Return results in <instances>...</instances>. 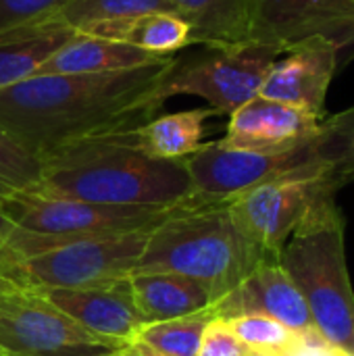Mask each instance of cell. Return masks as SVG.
Instances as JSON below:
<instances>
[{"label": "cell", "mask_w": 354, "mask_h": 356, "mask_svg": "<svg viewBox=\"0 0 354 356\" xmlns=\"http://www.w3.org/2000/svg\"><path fill=\"white\" fill-rule=\"evenodd\" d=\"M250 350L236 338V334L227 327L221 317H215L200 340V348L196 356H248Z\"/></svg>", "instance_id": "obj_27"}, {"label": "cell", "mask_w": 354, "mask_h": 356, "mask_svg": "<svg viewBox=\"0 0 354 356\" xmlns=\"http://www.w3.org/2000/svg\"><path fill=\"white\" fill-rule=\"evenodd\" d=\"M121 353L125 356H167L163 355V353L152 350L150 346H146V344H142V342H138V340H131L127 346L121 348Z\"/></svg>", "instance_id": "obj_28"}, {"label": "cell", "mask_w": 354, "mask_h": 356, "mask_svg": "<svg viewBox=\"0 0 354 356\" xmlns=\"http://www.w3.org/2000/svg\"><path fill=\"white\" fill-rule=\"evenodd\" d=\"M353 2H354V0H353Z\"/></svg>", "instance_id": "obj_36"}, {"label": "cell", "mask_w": 354, "mask_h": 356, "mask_svg": "<svg viewBox=\"0 0 354 356\" xmlns=\"http://www.w3.org/2000/svg\"><path fill=\"white\" fill-rule=\"evenodd\" d=\"M213 108H190L154 117L136 129V144L154 159L182 161L202 146L204 123L215 117Z\"/></svg>", "instance_id": "obj_21"}, {"label": "cell", "mask_w": 354, "mask_h": 356, "mask_svg": "<svg viewBox=\"0 0 354 356\" xmlns=\"http://www.w3.org/2000/svg\"><path fill=\"white\" fill-rule=\"evenodd\" d=\"M353 123L354 108H351L328 117L315 136L288 148L238 150L225 148L219 142H209L182 161L190 173L194 194L227 202L275 179L353 163Z\"/></svg>", "instance_id": "obj_6"}, {"label": "cell", "mask_w": 354, "mask_h": 356, "mask_svg": "<svg viewBox=\"0 0 354 356\" xmlns=\"http://www.w3.org/2000/svg\"><path fill=\"white\" fill-rule=\"evenodd\" d=\"M280 50L265 44H242L234 48L209 50V54L179 63L161 86V98L167 102L173 96H198L209 102L217 115H232L246 102L259 96V90L280 58Z\"/></svg>", "instance_id": "obj_10"}, {"label": "cell", "mask_w": 354, "mask_h": 356, "mask_svg": "<svg viewBox=\"0 0 354 356\" xmlns=\"http://www.w3.org/2000/svg\"><path fill=\"white\" fill-rule=\"evenodd\" d=\"M113 356H125V355H123V353H121V350H119V353H117V355H113Z\"/></svg>", "instance_id": "obj_32"}, {"label": "cell", "mask_w": 354, "mask_h": 356, "mask_svg": "<svg viewBox=\"0 0 354 356\" xmlns=\"http://www.w3.org/2000/svg\"><path fill=\"white\" fill-rule=\"evenodd\" d=\"M213 307L217 317L223 319L257 313L280 321L296 334H305L315 327L303 294L277 259L261 263L234 292Z\"/></svg>", "instance_id": "obj_15"}, {"label": "cell", "mask_w": 354, "mask_h": 356, "mask_svg": "<svg viewBox=\"0 0 354 356\" xmlns=\"http://www.w3.org/2000/svg\"><path fill=\"white\" fill-rule=\"evenodd\" d=\"M303 294L328 344L354 356V292L346 267L344 221L334 196L317 200L277 257Z\"/></svg>", "instance_id": "obj_5"}, {"label": "cell", "mask_w": 354, "mask_h": 356, "mask_svg": "<svg viewBox=\"0 0 354 356\" xmlns=\"http://www.w3.org/2000/svg\"><path fill=\"white\" fill-rule=\"evenodd\" d=\"M10 290H15V286L10 282H6L4 277H0V296L6 294V292H10Z\"/></svg>", "instance_id": "obj_29"}, {"label": "cell", "mask_w": 354, "mask_h": 356, "mask_svg": "<svg viewBox=\"0 0 354 356\" xmlns=\"http://www.w3.org/2000/svg\"><path fill=\"white\" fill-rule=\"evenodd\" d=\"M31 292H38L86 330L123 346H127L148 323L134 302L129 277L90 288H54Z\"/></svg>", "instance_id": "obj_13"}, {"label": "cell", "mask_w": 354, "mask_h": 356, "mask_svg": "<svg viewBox=\"0 0 354 356\" xmlns=\"http://www.w3.org/2000/svg\"><path fill=\"white\" fill-rule=\"evenodd\" d=\"M192 31L194 44L209 50L250 44L252 0H167Z\"/></svg>", "instance_id": "obj_16"}, {"label": "cell", "mask_w": 354, "mask_h": 356, "mask_svg": "<svg viewBox=\"0 0 354 356\" xmlns=\"http://www.w3.org/2000/svg\"><path fill=\"white\" fill-rule=\"evenodd\" d=\"M134 134L79 142L42 159L29 192L115 207H173L194 198L184 161L148 156Z\"/></svg>", "instance_id": "obj_2"}, {"label": "cell", "mask_w": 354, "mask_h": 356, "mask_svg": "<svg viewBox=\"0 0 354 356\" xmlns=\"http://www.w3.org/2000/svg\"><path fill=\"white\" fill-rule=\"evenodd\" d=\"M217 317L215 307L167 321H148L134 340L167 356H196L207 325Z\"/></svg>", "instance_id": "obj_22"}, {"label": "cell", "mask_w": 354, "mask_h": 356, "mask_svg": "<svg viewBox=\"0 0 354 356\" xmlns=\"http://www.w3.org/2000/svg\"><path fill=\"white\" fill-rule=\"evenodd\" d=\"M284 54L271 65L259 96L313 115H325V96L338 67L340 48L323 38H313Z\"/></svg>", "instance_id": "obj_12"}, {"label": "cell", "mask_w": 354, "mask_h": 356, "mask_svg": "<svg viewBox=\"0 0 354 356\" xmlns=\"http://www.w3.org/2000/svg\"><path fill=\"white\" fill-rule=\"evenodd\" d=\"M354 179V161L307 175H292L252 188L232 200L227 211L240 232L265 252L280 257L282 246L311 207Z\"/></svg>", "instance_id": "obj_7"}, {"label": "cell", "mask_w": 354, "mask_h": 356, "mask_svg": "<svg viewBox=\"0 0 354 356\" xmlns=\"http://www.w3.org/2000/svg\"><path fill=\"white\" fill-rule=\"evenodd\" d=\"M313 38L354 46L353 0H252L250 42L284 54Z\"/></svg>", "instance_id": "obj_11"}, {"label": "cell", "mask_w": 354, "mask_h": 356, "mask_svg": "<svg viewBox=\"0 0 354 356\" xmlns=\"http://www.w3.org/2000/svg\"><path fill=\"white\" fill-rule=\"evenodd\" d=\"M0 356H2V355H0Z\"/></svg>", "instance_id": "obj_35"}, {"label": "cell", "mask_w": 354, "mask_h": 356, "mask_svg": "<svg viewBox=\"0 0 354 356\" xmlns=\"http://www.w3.org/2000/svg\"><path fill=\"white\" fill-rule=\"evenodd\" d=\"M277 257L248 240L234 223L227 202L194 196L159 223L134 273H175L202 284L215 305L234 292L261 263Z\"/></svg>", "instance_id": "obj_3"}, {"label": "cell", "mask_w": 354, "mask_h": 356, "mask_svg": "<svg viewBox=\"0 0 354 356\" xmlns=\"http://www.w3.org/2000/svg\"><path fill=\"white\" fill-rule=\"evenodd\" d=\"M73 35L77 31L54 19L0 31V90L33 77Z\"/></svg>", "instance_id": "obj_17"}, {"label": "cell", "mask_w": 354, "mask_h": 356, "mask_svg": "<svg viewBox=\"0 0 354 356\" xmlns=\"http://www.w3.org/2000/svg\"><path fill=\"white\" fill-rule=\"evenodd\" d=\"M0 238H2V236H0Z\"/></svg>", "instance_id": "obj_34"}, {"label": "cell", "mask_w": 354, "mask_h": 356, "mask_svg": "<svg viewBox=\"0 0 354 356\" xmlns=\"http://www.w3.org/2000/svg\"><path fill=\"white\" fill-rule=\"evenodd\" d=\"M351 144H353V154H354V123H353V134H351Z\"/></svg>", "instance_id": "obj_31"}, {"label": "cell", "mask_w": 354, "mask_h": 356, "mask_svg": "<svg viewBox=\"0 0 354 356\" xmlns=\"http://www.w3.org/2000/svg\"><path fill=\"white\" fill-rule=\"evenodd\" d=\"M177 58L75 75H35L0 90V127L38 161L79 142L131 134L152 121Z\"/></svg>", "instance_id": "obj_1"}, {"label": "cell", "mask_w": 354, "mask_h": 356, "mask_svg": "<svg viewBox=\"0 0 354 356\" xmlns=\"http://www.w3.org/2000/svg\"><path fill=\"white\" fill-rule=\"evenodd\" d=\"M192 200L173 207H115L19 190L0 200V213L10 225L35 234H123L156 227Z\"/></svg>", "instance_id": "obj_9"}, {"label": "cell", "mask_w": 354, "mask_h": 356, "mask_svg": "<svg viewBox=\"0 0 354 356\" xmlns=\"http://www.w3.org/2000/svg\"><path fill=\"white\" fill-rule=\"evenodd\" d=\"M40 161L0 127V200L10 192L33 188L40 179Z\"/></svg>", "instance_id": "obj_25"}, {"label": "cell", "mask_w": 354, "mask_h": 356, "mask_svg": "<svg viewBox=\"0 0 354 356\" xmlns=\"http://www.w3.org/2000/svg\"><path fill=\"white\" fill-rule=\"evenodd\" d=\"M248 356H261V355H255V353H250V355H248Z\"/></svg>", "instance_id": "obj_33"}, {"label": "cell", "mask_w": 354, "mask_h": 356, "mask_svg": "<svg viewBox=\"0 0 354 356\" xmlns=\"http://www.w3.org/2000/svg\"><path fill=\"white\" fill-rule=\"evenodd\" d=\"M223 319V317H221ZM236 338L255 355L261 356H298L303 353L300 334L288 330L280 321L267 315H236L223 319Z\"/></svg>", "instance_id": "obj_23"}, {"label": "cell", "mask_w": 354, "mask_h": 356, "mask_svg": "<svg viewBox=\"0 0 354 356\" xmlns=\"http://www.w3.org/2000/svg\"><path fill=\"white\" fill-rule=\"evenodd\" d=\"M8 225H10V223H8V221H6V219L2 217V213H0V236H2V234H4V232L8 229Z\"/></svg>", "instance_id": "obj_30"}, {"label": "cell", "mask_w": 354, "mask_h": 356, "mask_svg": "<svg viewBox=\"0 0 354 356\" xmlns=\"http://www.w3.org/2000/svg\"><path fill=\"white\" fill-rule=\"evenodd\" d=\"M165 56L150 54L142 48L83 35H73L65 46H61L40 69L35 75H75V73H108V71H123L134 67H144L156 63ZM33 75V77H35Z\"/></svg>", "instance_id": "obj_18"}, {"label": "cell", "mask_w": 354, "mask_h": 356, "mask_svg": "<svg viewBox=\"0 0 354 356\" xmlns=\"http://www.w3.org/2000/svg\"><path fill=\"white\" fill-rule=\"evenodd\" d=\"M152 10H171V6L167 0H71L52 19L83 33L92 25Z\"/></svg>", "instance_id": "obj_24"}, {"label": "cell", "mask_w": 354, "mask_h": 356, "mask_svg": "<svg viewBox=\"0 0 354 356\" xmlns=\"http://www.w3.org/2000/svg\"><path fill=\"white\" fill-rule=\"evenodd\" d=\"M71 0H0V31L52 19Z\"/></svg>", "instance_id": "obj_26"}, {"label": "cell", "mask_w": 354, "mask_h": 356, "mask_svg": "<svg viewBox=\"0 0 354 356\" xmlns=\"http://www.w3.org/2000/svg\"><path fill=\"white\" fill-rule=\"evenodd\" d=\"M154 227L123 234H35L15 225L0 238V277L19 290L90 288L134 273Z\"/></svg>", "instance_id": "obj_4"}, {"label": "cell", "mask_w": 354, "mask_h": 356, "mask_svg": "<svg viewBox=\"0 0 354 356\" xmlns=\"http://www.w3.org/2000/svg\"><path fill=\"white\" fill-rule=\"evenodd\" d=\"M325 119L328 115H313L257 96L230 115L227 134L217 142L225 148L238 150L288 148L315 136Z\"/></svg>", "instance_id": "obj_14"}, {"label": "cell", "mask_w": 354, "mask_h": 356, "mask_svg": "<svg viewBox=\"0 0 354 356\" xmlns=\"http://www.w3.org/2000/svg\"><path fill=\"white\" fill-rule=\"evenodd\" d=\"M83 35L123 42L156 56H171V52L194 44L190 25L173 10H152L98 23L86 29Z\"/></svg>", "instance_id": "obj_20"}, {"label": "cell", "mask_w": 354, "mask_h": 356, "mask_svg": "<svg viewBox=\"0 0 354 356\" xmlns=\"http://www.w3.org/2000/svg\"><path fill=\"white\" fill-rule=\"evenodd\" d=\"M129 288L146 321L186 317L215 305L213 294L202 284L175 273H131Z\"/></svg>", "instance_id": "obj_19"}, {"label": "cell", "mask_w": 354, "mask_h": 356, "mask_svg": "<svg viewBox=\"0 0 354 356\" xmlns=\"http://www.w3.org/2000/svg\"><path fill=\"white\" fill-rule=\"evenodd\" d=\"M123 344L102 338L38 292L10 290L0 296L2 356H113Z\"/></svg>", "instance_id": "obj_8"}]
</instances>
